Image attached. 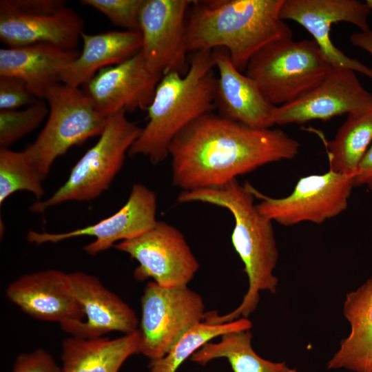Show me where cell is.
<instances>
[{
  "mask_svg": "<svg viewBox=\"0 0 372 372\" xmlns=\"http://www.w3.org/2000/svg\"><path fill=\"white\" fill-rule=\"evenodd\" d=\"M141 129L128 120L125 111L109 116L98 141L73 166L66 181L48 198L35 201L30 209L42 214L68 201H90L99 197L121 169Z\"/></svg>",
  "mask_w": 372,
  "mask_h": 372,
  "instance_id": "obj_6",
  "label": "cell"
},
{
  "mask_svg": "<svg viewBox=\"0 0 372 372\" xmlns=\"http://www.w3.org/2000/svg\"><path fill=\"white\" fill-rule=\"evenodd\" d=\"M254 199L246 185H240L236 179L218 187L183 191L177 197L180 203L200 202L229 211L234 220L231 242L248 278V289L240 305L224 315L215 311L205 313L207 323L223 324L247 318L256 309L261 291L276 293L278 280L273 271L278 250L272 221L260 214Z\"/></svg>",
  "mask_w": 372,
  "mask_h": 372,
  "instance_id": "obj_2",
  "label": "cell"
},
{
  "mask_svg": "<svg viewBox=\"0 0 372 372\" xmlns=\"http://www.w3.org/2000/svg\"><path fill=\"white\" fill-rule=\"evenodd\" d=\"M299 142L279 129H256L213 112L172 141L173 185L183 191L223 186L239 176L299 152Z\"/></svg>",
  "mask_w": 372,
  "mask_h": 372,
  "instance_id": "obj_1",
  "label": "cell"
},
{
  "mask_svg": "<svg viewBox=\"0 0 372 372\" xmlns=\"http://www.w3.org/2000/svg\"><path fill=\"white\" fill-rule=\"evenodd\" d=\"M192 0H143L139 13L140 53L147 66L162 76L185 75L187 60V17Z\"/></svg>",
  "mask_w": 372,
  "mask_h": 372,
  "instance_id": "obj_11",
  "label": "cell"
},
{
  "mask_svg": "<svg viewBox=\"0 0 372 372\" xmlns=\"http://www.w3.org/2000/svg\"><path fill=\"white\" fill-rule=\"evenodd\" d=\"M249 330L226 333L218 342H209L194 353L191 360L201 365L225 358L234 372H300L285 362H273L259 356L251 345Z\"/></svg>",
  "mask_w": 372,
  "mask_h": 372,
  "instance_id": "obj_24",
  "label": "cell"
},
{
  "mask_svg": "<svg viewBox=\"0 0 372 372\" xmlns=\"http://www.w3.org/2000/svg\"><path fill=\"white\" fill-rule=\"evenodd\" d=\"M350 42L354 46L365 50L372 56V31L353 33L350 36Z\"/></svg>",
  "mask_w": 372,
  "mask_h": 372,
  "instance_id": "obj_34",
  "label": "cell"
},
{
  "mask_svg": "<svg viewBox=\"0 0 372 372\" xmlns=\"http://www.w3.org/2000/svg\"><path fill=\"white\" fill-rule=\"evenodd\" d=\"M79 54L45 43L1 48L0 76L23 80L37 98L43 99L50 87L61 83L64 70Z\"/></svg>",
  "mask_w": 372,
  "mask_h": 372,
  "instance_id": "obj_20",
  "label": "cell"
},
{
  "mask_svg": "<svg viewBox=\"0 0 372 372\" xmlns=\"http://www.w3.org/2000/svg\"><path fill=\"white\" fill-rule=\"evenodd\" d=\"M83 49L61 75V83L79 87L85 85L100 70L120 64L141 48L139 30L108 31L81 34Z\"/></svg>",
  "mask_w": 372,
  "mask_h": 372,
  "instance_id": "obj_22",
  "label": "cell"
},
{
  "mask_svg": "<svg viewBox=\"0 0 372 372\" xmlns=\"http://www.w3.org/2000/svg\"><path fill=\"white\" fill-rule=\"evenodd\" d=\"M63 0H1L0 11L25 15H46L65 6Z\"/></svg>",
  "mask_w": 372,
  "mask_h": 372,
  "instance_id": "obj_31",
  "label": "cell"
},
{
  "mask_svg": "<svg viewBox=\"0 0 372 372\" xmlns=\"http://www.w3.org/2000/svg\"><path fill=\"white\" fill-rule=\"evenodd\" d=\"M162 77L147 66L138 52L120 64L100 70L84 85V92L108 118L121 110H147Z\"/></svg>",
  "mask_w": 372,
  "mask_h": 372,
  "instance_id": "obj_15",
  "label": "cell"
},
{
  "mask_svg": "<svg viewBox=\"0 0 372 372\" xmlns=\"http://www.w3.org/2000/svg\"><path fill=\"white\" fill-rule=\"evenodd\" d=\"M372 108V94L353 70L333 68L324 79L300 99L276 107L274 125H302L313 120L326 121Z\"/></svg>",
  "mask_w": 372,
  "mask_h": 372,
  "instance_id": "obj_13",
  "label": "cell"
},
{
  "mask_svg": "<svg viewBox=\"0 0 372 372\" xmlns=\"http://www.w3.org/2000/svg\"><path fill=\"white\" fill-rule=\"evenodd\" d=\"M372 143V108L348 114L335 136L327 144L331 170L355 174Z\"/></svg>",
  "mask_w": 372,
  "mask_h": 372,
  "instance_id": "obj_25",
  "label": "cell"
},
{
  "mask_svg": "<svg viewBox=\"0 0 372 372\" xmlns=\"http://www.w3.org/2000/svg\"><path fill=\"white\" fill-rule=\"evenodd\" d=\"M343 315L350 324V333L341 340L327 369L372 372V276L347 294Z\"/></svg>",
  "mask_w": 372,
  "mask_h": 372,
  "instance_id": "obj_21",
  "label": "cell"
},
{
  "mask_svg": "<svg viewBox=\"0 0 372 372\" xmlns=\"http://www.w3.org/2000/svg\"><path fill=\"white\" fill-rule=\"evenodd\" d=\"M141 304L138 353L150 360L165 356L206 313L203 298L187 286L165 288L154 281L147 284Z\"/></svg>",
  "mask_w": 372,
  "mask_h": 372,
  "instance_id": "obj_9",
  "label": "cell"
},
{
  "mask_svg": "<svg viewBox=\"0 0 372 372\" xmlns=\"http://www.w3.org/2000/svg\"><path fill=\"white\" fill-rule=\"evenodd\" d=\"M83 28L81 17L66 6L46 15L0 11V39L8 48L45 43L76 50Z\"/></svg>",
  "mask_w": 372,
  "mask_h": 372,
  "instance_id": "obj_19",
  "label": "cell"
},
{
  "mask_svg": "<svg viewBox=\"0 0 372 372\" xmlns=\"http://www.w3.org/2000/svg\"><path fill=\"white\" fill-rule=\"evenodd\" d=\"M42 176L25 150L0 148V205L17 192L26 191L38 200L44 194Z\"/></svg>",
  "mask_w": 372,
  "mask_h": 372,
  "instance_id": "obj_27",
  "label": "cell"
},
{
  "mask_svg": "<svg viewBox=\"0 0 372 372\" xmlns=\"http://www.w3.org/2000/svg\"><path fill=\"white\" fill-rule=\"evenodd\" d=\"M7 298L23 313L61 327L85 320L69 273L47 269L21 276L6 289Z\"/></svg>",
  "mask_w": 372,
  "mask_h": 372,
  "instance_id": "obj_16",
  "label": "cell"
},
{
  "mask_svg": "<svg viewBox=\"0 0 372 372\" xmlns=\"http://www.w3.org/2000/svg\"><path fill=\"white\" fill-rule=\"evenodd\" d=\"M371 10L357 0H283L280 10L282 19L292 20L302 26L317 43L333 68H346L372 79V69L347 56L331 39L332 24L344 21L371 31L367 23Z\"/></svg>",
  "mask_w": 372,
  "mask_h": 372,
  "instance_id": "obj_12",
  "label": "cell"
},
{
  "mask_svg": "<svg viewBox=\"0 0 372 372\" xmlns=\"http://www.w3.org/2000/svg\"><path fill=\"white\" fill-rule=\"evenodd\" d=\"M365 185L372 191V143L362 156L354 176V186Z\"/></svg>",
  "mask_w": 372,
  "mask_h": 372,
  "instance_id": "obj_33",
  "label": "cell"
},
{
  "mask_svg": "<svg viewBox=\"0 0 372 372\" xmlns=\"http://www.w3.org/2000/svg\"><path fill=\"white\" fill-rule=\"evenodd\" d=\"M49 107L46 123L24 150L45 178L54 161L68 149L103 132L107 118L79 87L59 83L44 99Z\"/></svg>",
  "mask_w": 372,
  "mask_h": 372,
  "instance_id": "obj_7",
  "label": "cell"
},
{
  "mask_svg": "<svg viewBox=\"0 0 372 372\" xmlns=\"http://www.w3.org/2000/svg\"><path fill=\"white\" fill-rule=\"evenodd\" d=\"M49 114L43 99L23 110L0 111V148H9L14 142L37 128Z\"/></svg>",
  "mask_w": 372,
  "mask_h": 372,
  "instance_id": "obj_28",
  "label": "cell"
},
{
  "mask_svg": "<svg viewBox=\"0 0 372 372\" xmlns=\"http://www.w3.org/2000/svg\"><path fill=\"white\" fill-rule=\"evenodd\" d=\"M218 70L216 106L220 115L256 129H269L273 125L276 107L258 85L233 64L228 51L223 48L212 50Z\"/></svg>",
  "mask_w": 372,
  "mask_h": 372,
  "instance_id": "obj_18",
  "label": "cell"
},
{
  "mask_svg": "<svg viewBox=\"0 0 372 372\" xmlns=\"http://www.w3.org/2000/svg\"><path fill=\"white\" fill-rule=\"evenodd\" d=\"M143 0H82L125 30H139V13Z\"/></svg>",
  "mask_w": 372,
  "mask_h": 372,
  "instance_id": "obj_29",
  "label": "cell"
},
{
  "mask_svg": "<svg viewBox=\"0 0 372 372\" xmlns=\"http://www.w3.org/2000/svg\"><path fill=\"white\" fill-rule=\"evenodd\" d=\"M354 176L329 169L301 177L289 195L279 198L265 195L249 182L245 184L260 200L256 204L260 214L272 222L284 226L303 222L322 224L347 208Z\"/></svg>",
  "mask_w": 372,
  "mask_h": 372,
  "instance_id": "obj_8",
  "label": "cell"
},
{
  "mask_svg": "<svg viewBox=\"0 0 372 372\" xmlns=\"http://www.w3.org/2000/svg\"><path fill=\"white\" fill-rule=\"evenodd\" d=\"M156 209L155 193L144 185L134 184L125 204L112 216L85 227L63 233L30 230L27 240L39 245L76 237L92 236L95 240L83 249L87 254L94 256L152 227L157 222Z\"/></svg>",
  "mask_w": 372,
  "mask_h": 372,
  "instance_id": "obj_14",
  "label": "cell"
},
{
  "mask_svg": "<svg viewBox=\"0 0 372 372\" xmlns=\"http://www.w3.org/2000/svg\"><path fill=\"white\" fill-rule=\"evenodd\" d=\"M114 247L138 262L134 271L136 280L152 278L165 288L187 286L199 268L182 232L164 221L157 220L146 231Z\"/></svg>",
  "mask_w": 372,
  "mask_h": 372,
  "instance_id": "obj_10",
  "label": "cell"
},
{
  "mask_svg": "<svg viewBox=\"0 0 372 372\" xmlns=\"http://www.w3.org/2000/svg\"><path fill=\"white\" fill-rule=\"evenodd\" d=\"M139 343L138 330L115 339L71 335L62 342V372H118Z\"/></svg>",
  "mask_w": 372,
  "mask_h": 372,
  "instance_id": "obj_23",
  "label": "cell"
},
{
  "mask_svg": "<svg viewBox=\"0 0 372 372\" xmlns=\"http://www.w3.org/2000/svg\"><path fill=\"white\" fill-rule=\"evenodd\" d=\"M365 3L368 6L371 11H372V0H366Z\"/></svg>",
  "mask_w": 372,
  "mask_h": 372,
  "instance_id": "obj_35",
  "label": "cell"
},
{
  "mask_svg": "<svg viewBox=\"0 0 372 372\" xmlns=\"http://www.w3.org/2000/svg\"><path fill=\"white\" fill-rule=\"evenodd\" d=\"M251 322L240 318L223 324L201 322L187 331L163 357L151 360L149 372H176L187 358L215 338L236 331L250 330Z\"/></svg>",
  "mask_w": 372,
  "mask_h": 372,
  "instance_id": "obj_26",
  "label": "cell"
},
{
  "mask_svg": "<svg viewBox=\"0 0 372 372\" xmlns=\"http://www.w3.org/2000/svg\"><path fill=\"white\" fill-rule=\"evenodd\" d=\"M39 99L21 79L13 76H0V110H17L29 106Z\"/></svg>",
  "mask_w": 372,
  "mask_h": 372,
  "instance_id": "obj_30",
  "label": "cell"
},
{
  "mask_svg": "<svg viewBox=\"0 0 372 372\" xmlns=\"http://www.w3.org/2000/svg\"><path fill=\"white\" fill-rule=\"evenodd\" d=\"M72 287L85 313V320L61 329L81 338H98L111 331L124 334L136 331L135 312L93 276L81 271L69 273Z\"/></svg>",
  "mask_w": 372,
  "mask_h": 372,
  "instance_id": "obj_17",
  "label": "cell"
},
{
  "mask_svg": "<svg viewBox=\"0 0 372 372\" xmlns=\"http://www.w3.org/2000/svg\"><path fill=\"white\" fill-rule=\"evenodd\" d=\"M283 0L193 1L187 17L189 52L225 48L245 72L251 58L269 43L293 37L280 17Z\"/></svg>",
  "mask_w": 372,
  "mask_h": 372,
  "instance_id": "obj_3",
  "label": "cell"
},
{
  "mask_svg": "<svg viewBox=\"0 0 372 372\" xmlns=\"http://www.w3.org/2000/svg\"><path fill=\"white\" fill-rule=\"evenodd\" d=\"M186 74L170 72L158 83L147 109L148 121L128 151L130 156H146L153 165L168 157L174 138L216 106V79L212 50L192 52Z\"/></svg>",
  "mask_w": 372,
  "mask_h": 372,
  "instance_id": "obj_4",
  "label": "cell"
},
{
  "mask_svg": "<svg viewBox=\"0 0 372 372\" xmlns=\"http://www.w3.org/2000/svg\"><path fill=\"white\" fill-rule=\"evenodd\" d=\"M332 66L313 40L278 39L258 51L245 74L275 107L291 103L318 85Z\"/></svg>",
  "mask_w": 372,
  "mask_h": 372,
  "instance_id": "obj_5",
  "label": "cell"
},
{
  "mask_svg": "<svg viewBox=\"0 0 372 372\" xmlns=\"http://www.w3.org/2000/svg\"><path fill=\"white\" fill-rule=\"evenodd\" d=\"M12 372H62L54 359L48 351L38 349L21 353L16 358Z\"/></svg>",
  "mask_w": 372,
  "mask_h": 372,
  "instance_id": "obj_32",
  "label": "cell"
}]
</instances>
